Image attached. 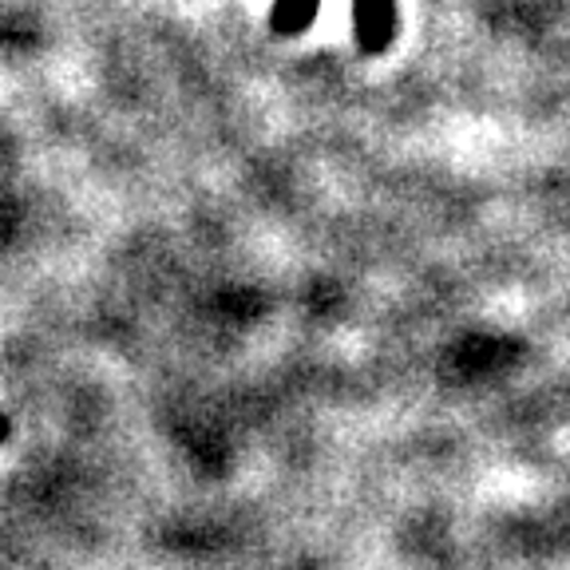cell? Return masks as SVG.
<instances>
[{
  "label": "cell",
  "mask_w": 570,
  "mask_h": 570,
  "mask_svg": "<svg viewBox=\"0 0 570 570\" xmlns=\"http://www.w3.org/2000/svg\"><path fill=\"white\" fill-rule=\"evenodd\" d=\"M356 28L365 48H384L392 32V9L389 0H356Z\"/></svg>",
  "instance_id": "obj_1"
},
{
  "label": "cell",
  "mask_w": 570,
  "mask_h": 570,
  "mask_svg": "<svg viewBox=\"0 0 570 570\" xmlns=\"http://www.w3.org/2000/svg\"><path fill=\"white\" fill-rule=\"evenodd\" d=\"M317 4H321V0H277L269 24H274V32L294 36V32H302V28L309 24L313 12H317Z\"/></svg>",
  "instance_id": "obj_2"
}]
</instances>
